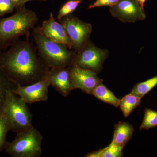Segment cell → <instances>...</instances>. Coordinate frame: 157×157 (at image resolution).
I'll return each mask as SVG.
<instances>
[{
	"instance_id": "6da1fadb",
	"label": "cell",
	"mask_w": 157,
	"mask_h": 157,
	"mask_svg": "<svg viewBox=\"0 0 157 157\" xmlns=\"http://www.w3.org/2000/svg\"><path fill=\"white\" fill-rule=\"evenodd\" d=\"M17 40L0 54V69L17 84L28 85L48 74L49 68L39 56L36 46L29 40Z\"/></svg>"
},
{
	"instance_id": "7a4b0ae2",
	"label": "cell",
	"mask_w": 157,
	"mask_h": 157,
	"mask_svg": "<svg viewBox=\"0 0 157 157\" xmlns=\"http://www.w3.org/2000/svg\"><path fill=\"white\" fill-rule=\"evenodd\" d=\"M38 21L36 12L25 6L17 8L16 13L10 17H0V50H6L20 37L30 34Z\"/></svg>"
},
{
	"instance_id": "3957f363",
	"label": "cell",
	"mask_w": 157,
	"mask_h": 157,
	"mask_svg": "<svg viewBox=\"0 0 157 157\" xmlns=\"http://www.w3.org/2000/svg\"><path fill=\"white\" fill-rule=\"evenodd\" d=\"M32 30L38 54L49 69L67 67L73 64L76 55L74 51L47 38L42 33L40 26L35 27Z\"/></svg>"
},
{
	"instance_id": "277c9868",
	"label": "cell",
	"mask_w": 157,
	"mask_h": 157,
	"mask_svg": "<svg viewBox=\"0 0 157 157\" xmlns=\"http://www.w3.org/2000/svg\"><path fill=\"white\" fill-rule=\"evenodd\" d=\"M27 104L14 92V90H7L1 111L6 118L10 131L17 134L33 127V115Z\"/></svg>"
},
{
	"instance_id": "5b68a950",
	"label": "cell",
	"mask_w": 157,
	"mask_h": 157,
	"mask_svg": "<svg viewBox=\"0 0 157 157\" xmlns=\"http://www.w3.org/2000/svg\"><path fill=\"white\" fill-rule=\"evenodd\" d=\"M43 136L34 127L17 133L11 142H7L5 150L12 157H39L42 154Z\"/></svg>"
},
{
	"instance_id": "8992f818",
	"label": "cell",
	"mask_w": 157,
	"mask_h": 157,
	"mask_svg": "<svg viewBox=\"0 0 157 157\" xmlns=\"http://www.w3.org/2000/svg\"><path fill=\"white\" fill-rule=\"evenodd\" d=\"M60 22L64 28L72 44V50L77 52L81 50L90 40L92 26L73 14L63 17Z\"/></svg>"
},
{
	"instance_id": "52a82bcc",
	"label": "cell",
	"mask_w": 157,
	"mask_h": 157,
	"mask_svg": "<svg viewBox=\"0 0 157 157\" xmlns=\"http://www.w3.org/2000/svg\"><path fill=\"white\" fill-rule=\"evenodd\" d=\"M108 55L109 51L98 48L90 39L81 50L76 52L73 65L98 74L102 71L104 61Z\"/></svg>"
},
{
	"instance_id": "ba28073f",
	"label": "cell",
	"mask_w": 157,
	"mask_h": 157,
	"mask_svg": "<svg viewBox=\"0 0 157 157\" xmlns=\"http://www.w3.org/2000/svg\"><path fill=\"white\" fill-rule=\"evenodd\" d=\"M111 15L122 22L135 23L146 18L144 9L137 0H119L109 9Z\"/></svg>"
},
{
	"instance_id": "9c48e42d",
	"label": "cell",
	"mask_w": 157,
	"mask_h": 157,
	"mask_svg": "<svg viewBox=\"0 0 157 157\" xmlns=\"http://www.w3.org/2000/svg\"><path fill=\"white\" fill-rule=\"evenodd\" d=\"M50 86L47 74L39 81L32 84L25 86L17 84L14 92L27 104L45 102L48 99V87Z\"/></svg>"
},
{
	"instance_id": "30bf717a",
	"label": "cell",
	"mask_w": 157,
	"mask_h": 157,
	"mask_svg": "<svg viewBox=\"0 0 157 157\" xmlns=\"http://www.w3.org/2000/svg\"><path fill=\"white\" fill-rule=\"evenodd\" d=\"M68 68L75 88L78 89L87 94L92 95L94 89L103 83V79L92 70L83 69L75 65L69 66Z\"/></svg>"
},
{
	"instance_id": "8fae6325",
	"label": "cell",
	"mask_w": 157,
	"mask_h": 157,
	"mask_svg": "<svg viewBox=\"0 0 157 157\" xmlns=\"http://www.w3.org/2000/svg\"><path fill=\"white\" fill-rule=\"evenodd\" d=\"M50 86L63 97H67L76 89L70 76L69 68H52L48 73Z\"/></svg>"
},
{
	"instance_id": "7c38bea8",
	"label": "cell",
	"mask_w": 157,
	"mask_h": 157,
	"mask_svg": "<svg viewBox=\"0 0 157 157\" xmlns=\"http://www.w3.org/2000/svg\"><path fill=\"white\" fill-rule=\"evenodd\" d=\"M42 33L47 38L58 43H62L72 49V44L64 28L60 22L55 19L52 12H50L49 18L43 21L41 26Z\"/></svg>"
},
{
	"instance_id": "4fadbf2b",
	"label": "cell",
	"mask_w": 157,
	"mask_h": 157,
	"mask_svg": "<svg viewBox=\"0 0 157 157\" xmlns=\"http://www.w3.org/2000/svg\"><path fill=\"white\" fill-rule=\"evenodd\" d=\"M134 129L128 122H119L114 125V133L112 142L117 146L124 147L131 140Z\"/></svg>"
},
{
	"instance_id": "5bb4252c",
	"label": "cell",
	"mask_w": 157,
	"mask_h": 157,
	"mask_svg": "<svg viewBox=\"0 0 157 157\" xmlns=\"http://www.w3.org/2000/svg\"><path fill=\"white\" fill-rule=\"evenodd\" d=\"M92 95L104 103L110 104L115 107H119L120 99L117 98L113 93L103 83L99 84L94 89Z\"/></svg>"
},
{
	"instance_id": "9a60e30c",
	"label": "cell",
	"mask_w": 157,
	"mask_h": 157,
	"mask_svg": "<svg viewBox=\"0 0 157 157\" xmlns=\"http://www.w3.org/2000/svg\"><path fill=\"white\" fill-rule=\"evenodd\" d=\"M141 99L131 93L121 99L119 107L125 117H128L134 109L140 105Z\"/></svg>"
},
{
	"instance_id": "2e32d148",
	"label": "cell",
	"mask_w": 157,
	"mask_h": 157,
	"mask_svg": "<svg viewBox=\"0 0 157 157\" xmlns=\"http://www.w3.org/2000/svg\"><path fill=\"white\" fill-rule=\"evenodd\" d=\"M124 147L117 145L113 142L107 147L96 151L89 152L85 157H121L123 156Z\"/></svg>"
},
{
	"instance_id": "e0dca14e",
	"label": "cell",
	"mask_w": 157,
	"mask_h": 157,
	"mask_svg": "<svg viewBox=\"0 0 157 157\" xmlns=\"http://www.w3.org/2000/svg\"><path fill=\"white\" fill-rule=\"evenodd\" d=\"M157 85V75L146 81L135 84L130 93L142 98Z\"/></svg>"
},
{
	"instance_id": "ac0fdd59",
	"label": "cell",
	"mask_w": 157,
	"mask_h": 157,
	"mask_svg": "<svg viewBox=\"0 0 157 157\" xmlns=\"http://www.w3.org/2000/svg\"><path fill=\"white\" fill-rule=\"evenodd\" d=\"M17 86V83L0 69V110L5 101L7 90H14Z\"/></svg>"
},
{
	"instance_id": "d6986e66",
	"label": "cell",
	"mask_w": 157,
	"mask_h": 157,
	"mask_svg": "<svg viewBox=\"0 0 157 157\" xmlns=\"http://www.w3.org/2000/svg\"><path fill=\"white\" fill-rule=\"evenodd\" d=\"M157 126V111L149 108L144 110V117L139 130H148Z\"/></svg>"
},
{
	"instance_id": "ffe728a7",
	"label": "cell",
	"mask_w": 157,
	"mask_h": 157,
	"mask_svg": "<svg viewBox=\"0 0 157 157\" xmlns=\"http://www.w3.org/2000/svg\"><path fill=\"white\" fill-rule=\"evenodd\" d=\"M83 0H69L63 5L59 10L57 19L59 21L63 17L71 14L77 9Z\"/></svg>"
},
{
	"instance_id": "44dd1931",
	"label": "cell",
	"mask_w": 157,
	"mask_h": 157,
	"mask_svg": "<svg viewBox=\"0 0 157 157\" xmlns=\"http://www.w3.org/2000/svg\"><path fill=\"white\" fill-rule=\"evenodd\" d=\"M10 128L6 118L0 110V149L1 151L5 149L7 144V135Z\"/></svg>"
},
{
	"instance_id": "7402d4cb",
	"label": "cell",
	"mask_w": 157,
	"mask_h": 157,
	"mask_svg": "<svg viewBox=\"0 0 157 157\" xmlns=\"http://www.w3.org/2000/svg\"><path fill=\"white\" fill-rule=\"evenodd\" d=\"M14 9L15 5L11 0H0V17L12 13Z\"/></svg>"
},
{
	"instance_id": "603a6c76",
	"label": "cell",
	"mask_w": 157,
	"mask_h": 157,
	"mask_svg": "<svg viewBox=\"0 0 157 157\" xmlns=\"http://www.w3.org/2000/svg\"><path fill=\"white\" fill-rule=\"evenodd\" d=\"M119 0H96L95 2L89 6L88 9H92L103 6H109L110 7L115 6Z\"/></svg>"
},
{
	"instance_id": "cb8c5ba5",
	"label": "cell",
	"mask_w": 157,
	"mask_h": 157,
	"mask_svg": "<svg viewBox=\"0 0 157 157\" xmlns=\"http://www.w3.org/2000/svg\"><path fill=\"white\" fill-rule=\"evenodd\" d=\"M13 3H14L15 6V9H17V8H19L21 6H22L21 5V0H11Z\"/></svg>"
},
{
	"instance_id": "d4e9b609",
	"label": "cell",
	"mask_w": 157,
	"mask_h": 157,
	"mask_svg": "<svg viewBox=\"0 0 157 157\" xmlns=\"http://www.w3.org/2000/svg\"><path fill=\"white\" fill-rule=\"evenodd\" d=\"M146 0H137L139 5H140V7L144 9V3L146 2Z\"/></svg>"
},
{
	"instance_id": "484cf974",
	"label": "cell",
	"mask_w": 157,
	"mask_h": 157,
	"mask_svg": "<svg viewBox=\"0 0 157 157\" xmlns=\"http://www.w3.org/2000/svg\"><path fill=\"white\" fill-rule=\"evenodd\" d=\"M30 1H33V0H21V5L22 6H25L26 3ZM39 1H46L47 0H39Z\"/></svg>"
},
{
	"instance_id": "4316f807",
	"label": "cell",
	"mask_w": 157,
	"mask_h": 157,
	"mask_svg": "<svg viewBox=\"0 0 157 157\" xmlns=\"http://www.w3.org/2000/svg\"><path fill=\"white\" fill-rule=\"evenodd\" d=\"M2 51L0 50V54H1V52H2Z\"/></svg>"
},
{
	"instance_id": "83f0119b",
	"label": "cell",
	"mask_w": 157,
	"mask_h": 157,
	"mask_svg": "<svg viewBox=\"0 0 157 157\" xmlns=\"http://www.w3.org/2000/svg\"><path fill=\"white\" fill-rule=\"evenodd\" d=\"M1 151V149H0V152Z\"/></svg>"
}]
</instances>
